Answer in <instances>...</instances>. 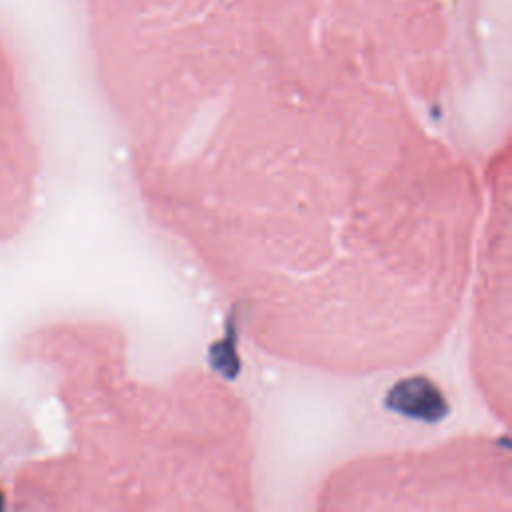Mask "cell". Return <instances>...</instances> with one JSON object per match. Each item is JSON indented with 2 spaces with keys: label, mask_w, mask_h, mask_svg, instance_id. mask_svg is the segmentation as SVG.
<instances>
[{
  "label": "cell",
  "mask_w": 512,
  "mask_h": 512,
  "mask_svg": "<svg viewBox=\"0 0 512 512\" xmlns=\"http://www.w3.org/2000/svg\"><path fill=\"white\" fill-rule=\"evenodd\" d=\"M310 512H512L506 432L348 458L322 478Z\"/></svg>",
  "instance_id": "cell-2"
},
{
  "label": "cell",
  "mask_w": 512,
  "mask_h": 512,
  "mask_svg": "<svg viewBox=\"0 0 512 512\" xmlns=\"http://www.w3.org/2000/svg\"><path fill=\"white\" fill-rule=\"evenodd\" d=\"M468 0H88L138 186L216 224L318 236L456 152Z\"/></svg>",
  "instance_id": "cell-1"
},
{
  "label": "cell",
  "mask_w": 512,
  "mask_h": 512,
  "mask_svg": "<svg viewBox=\"0 0 512 512\" xmlns=\"http://www.w3.org/2000/svg\"><path fill=\"white\" fill-rule=\"evenodd\" d=\"M484 212L470 274V372L488 414L510 428V150L484 170Z\"/></svg>",
  "instance_id": "cell-3"
},
{
  "label": "cell",
  "mask_w": 512,
  "mask_h": 512,
  "mask_svg": "<svg viewBox=\"0 0 512 512\" xmlns=\"http://www.w3.org/2000/svg\"><path fill=\"white\" fill-rule=\"evenodd\" d=\"M38 146L18 70L0 38V242L18 236L34 212Z\"/></svg>",
  "instance_id": "cell-4"
}]
</instances>
